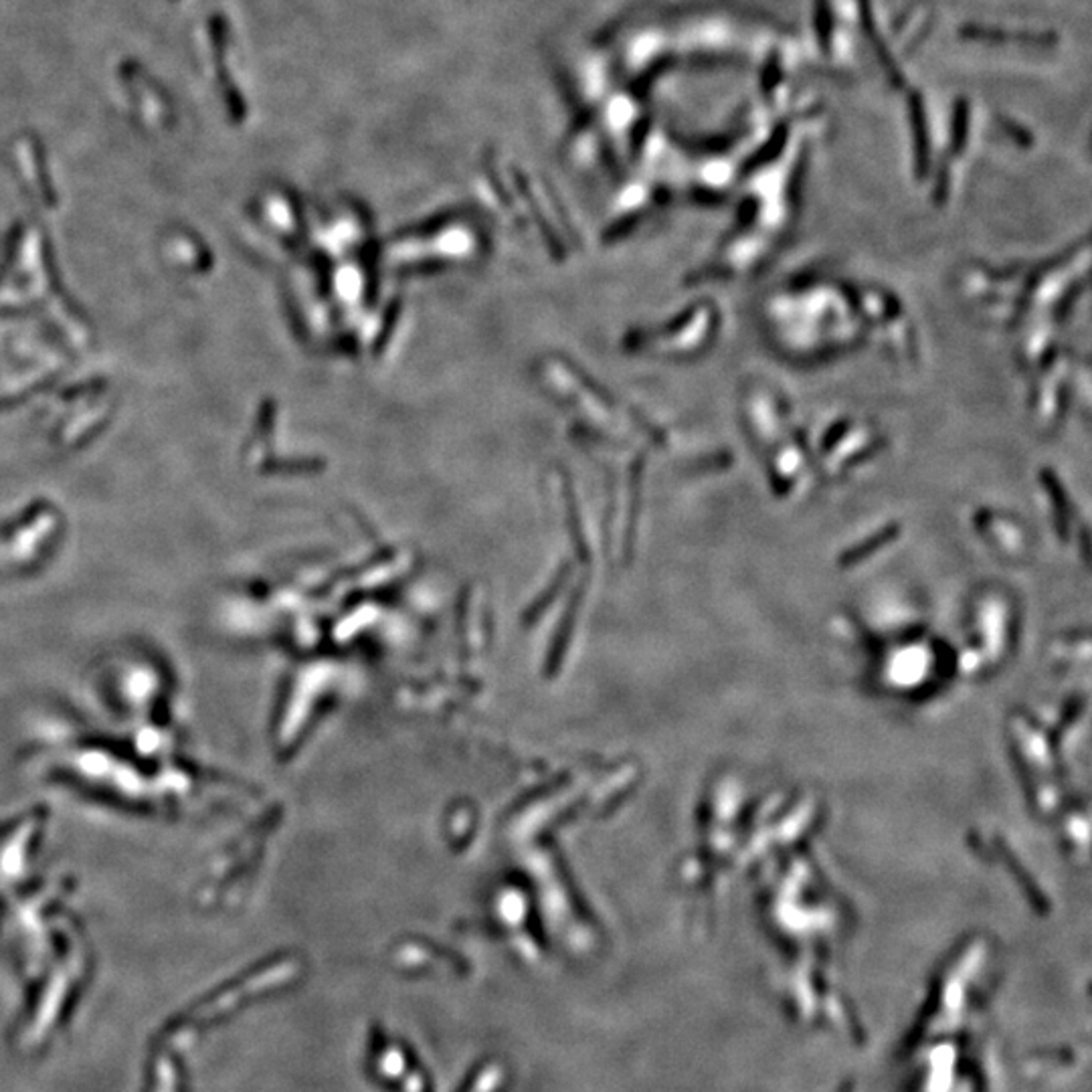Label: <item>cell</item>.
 Listing matches in <instances>:
<instances>
[{
  "label": "cell",
  "mask_w": 1092,
  "mask_h": 1092,
  "mask_svg": "<svg viewBox=\"0 0 1092 1092\" xmlns=\"http://www.w3.org/2000/svg\"><path fill=\"white\" fill-rule=\"evenodd\" d=\"M906 109H909V124H911V136H913L916 177L923 180L930 168V138H929L925 102H923V95H920V92L915 90L909 93V100H906Z\"/></svg>",
  "instance_id": "obj_1"
},
{
  "label": "cell",
  "mask_w": 1092,
  "mask_h": 1092,
  "mask_svg": "<svg viewBox=\"0 0 1092 1092\" xmlns=\"http://www.w3.org/2000/svg\"><path fill=\"white\" fill-rule=\"evenodd\" d=\"M856 5H858V17H860V24H862L864 36L870 41V45H872L874 53H876V57L880 61L882 69H885L890 85H892V88H897V90L904 88V76H902V71L899 69L897 61H894V57L890 55V51L886 49V43L880 39V35L876 31L872 0H856Z\"/></svg>",
  "instance_id": "obj_2"
},
{
  "label": "cell",
  "mask_w": 1092,
  "mask_h": 1092,
  "mask_svg": "<svg viewBox=\"0 0 1092 1092\" xmlns=\"http://www.w3.org/2000/svg\"><path fill=\"white\" fill-rule=\"evenodd\" d=\"M959 35L963 36V39L984 41V43L1017 41V43H1028V45H1038V47L1058 43V36L1054 33H1010V31H1001V29L981 27V24H965V27L959 29Z\"/></svg>",
  "instance_id": "obj_3"
},
{
  "label": "cell",
  "mask_w": 1092,
  "mask_h": 1092,
  "mask_svg": "<svg viewBox=\"0 0 1092 1092\" xmlns=\"http://www.w3.org/2000/svg\"><path fill=\"white\" fill-rule=\"evenodd\" d=\"M789 134H791V120H781L779 124L773 128L771 136L760 144V149L751 154L745 161V164L741 166V177H751L755 173H759L760 168H765L767 164L775 163L777 158L781 156V152L785 150V146H787L789 140Z\"/></svg>",
  "instance_id": "obj_4"
},
{
  "label": "cell",
  "mask_w": 1092,
  "mask_h": 1092,
  "mask_svg": "<svg viewBox=\"0 0 1092 1092\" xmlns=\"http://www.w3.org/2000/svg\"><path fill=\"white\" fill-rule=\"evenodd\" d=\"M969 120H971V109L965 97H959L953 106L951 118V152L955 156L965 154L967 140H969Z\"/></svg>",
  "instance_id": "obj_5"
},
{
  "label": "cell",
  "mask_w": 1092,
  "mask_h": 1092,
  "mask_svg": "<svg viewBox=\"0 0 1092 1092\" xmlns=\"http://www.w3.org/2000/svg\"><path fill=\"white\" fill-rule=\"evenodd\" d=\"M814 27L821 51L830 53L833 41V12L830 0H814Z\"/></svg>",
  "instance_id": "obj_6"
},
{
  "label": "cell",
  "mask_w": 1092,
  "mask_h": 1092,
  "mask_svg": "<svg viewBox=\"0 0 1092 1092\" xmlns=\"http://www.w3.org/2000/svg\"><path fill=\"white\" fill-rule=\"evenodd\" d=\"M781 61L777 53H771L765 59V65H763V73H760V92H763L765 100L771 102L773 95H775L777 85L781 83Z\"/></svg>",
  "instance_id": "obj_7"
},
{
  "label": "cell",
  "mask_w": 1092,
  "mask_h": 1092,
  "mask_svg": "<svg viewBox=\"0 0 1092 1092\" xmlns=\"http://www.w3.org/2000/svg\"><path fill=\"white\" fill-rule=\"evenodd\" d=\"M998 121H1000V126L1003 128V132L1008 134V136H1010L1014 142L1020 144L1022 149H1029V146H1032V142H1034L1032 134H1029V132H1028L1024 126L1017 124L1015 120H1010V118H1005V116H1000V118H998Z\"/></svg>",
  "instance_id": "obj_8"
}]
</instances>
